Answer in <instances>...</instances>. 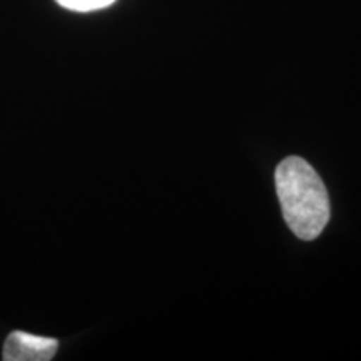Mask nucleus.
<instances>
[{"label":"nucleus","instance_id":"f257e3e1","mask_svg":"<svg viewBox=\"0 0 361 361\" xmlns=\"http://www.w3.org/2000/svg\"><path fill=\"white\" fill-rule=\"evenodd\" d=\"M284 221L300 239L311 241L329 221V200L324 183L303 157L291 156L279 162L274 174Z\"/></svg>","mask_w":361,"mask_h":361},{"label":"nucleus","instance_id":"f03ea898","mask_svg":"<svg viewBox=\"0 0 361 361\" xmlns=\"http://www.w3.org/2000/svg\"><path fill=\"white\" fill-rule=\"evenodd\" d=\"M59 341L35 336L25 331H13L4 345V361H49L57 353Z\"/></svg>","mask_w":361,"mask_h":361},{"label":"nucleus","instance_id":"7ed1b4c3","mask_svg":"<svg viewBox=\"0 0 361 361\" xmlns=\"http://www.w3.org/2000/svg\"><path fill=\"white\" fill-rule=\"evenodd\" d=\"M56 2L72 12H94L111 7L116 0H56Z\"/></svg>","mask_w":361,"mask_h":361}]
</instances>
